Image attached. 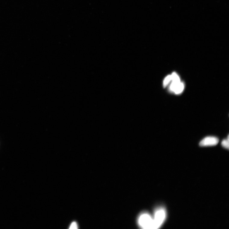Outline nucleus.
Returning <instances> with one entry per match:
<instances>
[{"instance_id": "nucleus-4", "label": "nucleus", "mask_w": 229, "mask_h": 229, "mask_svg": "<svg viewBox=\"0 0 229 229\" xmlns=\"http://www.w3.org/2000/svg\"><path fill=\"white\" fill-rule=\"evenodd\" d=\"M184 88V83L181 82L175 86L172 92H174L176 94H180L183 91Z\"/></svg>"}, {"instance_id": "nucleus-5", "label": "nucleus", "mask_w": 229, "mask_h": 229, "mask_svg": "<svg viewBox=\"0 0 229 229\" xmlns=\"http://www.w3.org/2000/svg\"><path fill=\"white\" fill-rule=\"evenodd\" d=\"M172 81V77L171 75H169L167 76L164 79L163 81V86L166 87L168 85L169 83Z\"/></svg>"}, {"instance_id": "nucleus-6", "label": "nucleus", "mask_w": 229, "mask_h": 229, "mask_svg": "<svg viewBox=\"0 0 229 229\" xmlns=\"http://www.w3.org/2000/svg\"><path fill=\"white\" fill-rule=\"evenodd\" d=\"M221 145L223 147L228 149H229V136H228L227 138V139L223 140L221 142Z\"/></svg>"}, {"instance_id": "nucleus-3", "label": "nucleus", "mask_w": 229, "mask_h": 229, "mask_svg": "<svg viewBox=\"0 0 229 229\" xmlns=\"http://www.w3.org/2000/svg\"><path fill=\"white\" fill-rule=\"evenodd\" d=\"M219 139L216 137L209 136L206 137L200 143V146L203 147L216 146L219 142Z\"/></svg>"}, {"instance_id": "nucleus-7", "label": "nucleus", "mask_w": 229, "mask_h": 229, "mask_svg": "<svg viewBox=\"0 0 229 229\" xmlns=\"http://www.w3.org/2000/svg\"><path fill=\"white\" fill-rule=\"evenodd\" d=\"M78 228V225L77 223L76 222H72L69 228L70 229H77Z\"/></svg>"}, {"instance_id": "nucleus-1", "label": "nucleus", "mask_w": 229, "mask_h": 229, "mask_svg": "<svg viewBox=\"0 0 229 229\" xmlns=\"http://www.w3.org/2000/svg\"><path fill=\"white\" fill-rule=\"evenodd\" d=\"M138 224L144 229H153V217L147 213H144L140 215L138 219Z\"/></svg>"}, {"instance_id": "nucleus-2", "label": "nucleus", "mask_w": 229, "mask_h": 229, "mask_svg": "<svg viewBox=\"0 0 229 229\" xmlns=\"http://www.w3.org/2000/svg\"><path fill=\"white\" fill-rule=\"evenodd\" d=\"M166 217V212L162 208H160L156 210L153 217V229H157L162 225Z\"/></svg>"}]
</instances>
